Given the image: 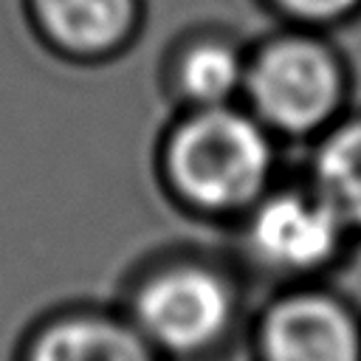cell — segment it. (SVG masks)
<instances>
[{
	"instance_id": "obj_1",
	"label": "cell",
	"mask_w": 361,
	"mask_h": 361,
	"mask_svg": "<svg viewBox=\"0 0 361 361\" xmlns=\"http://www.w3.org/2000/svg\"><path fill=\"white\" fill-rule=\"evenodd\" d=\"M271 130L234 104L189 107L164 141V175L178 200L206 214L245 212L274 175Z\"/></svg>"
},
{
	"instance_id": "obj_2",
	"label": "cell",
	"mask_w": 361,
	"mask_h": 361,
	"mask_svg": "<svg viewBox=\"0 0 361 361\" xmlns=\"http://www.w3.org/2000/svg\"><path fill=\"white\" fill-rule=\"evenodd\" d=\"M243 96L271 133L313 135L327 130L341 110L344 68L316 34H276L248 56Z\"/></svg>"
},
{
	"instance_id": "obj_3",
	"label": "cell",
	"mask_w": 361,
	"mask_h": 361,
	"mask_svg": "<svg viewBox=\"0 0 361 361\" xmlns=\"http://www.w3.org/2000/svg\"><path fill=\"white\" fill-rule=\"evenodd\" d=\"M237 319V290L228 276L200 259H175L144 274L130 296V322L169 358L214 350Z\"/></svg>"
},
{
	"instance_id": "obj_4",
	"label": "cell",
	"mask_w": 361,
	"mask_h": 361,
	"mask_svg": "<svg viewBox=\"0 0 361 361\" xmlns=\"http://www.w3.org/2000/svg\"><path fill=\"white\" fill-rule=\"evenodd\" d=\"M350 228L310 186H268L245 209V248L254 262L282 276L327 268Z\"/></svg>"
},
{
	"instance_id": "obj_5",
	"label": "cell",
	"mask_w": 361,
	"mask_h": 361,
	"mask_svg": "<svg viewBox=\"0 0 361 361\" xmlns=\"http://www.w3.org/2000/svg\"><path fill=\"white\" fill-rule=\"evenodd\" d=\"M257 361H361V324L330 293H285L262 313Z\"/></svg>"
},
{
	"instance_id": "obj_6",
	"label": "cell",
	"mask_w": 361,
	"mask_h": 361,
	"mask_svg": "<svg viewBox=\"0 0 361 361\" xmlns=\"http://www.w3.org/2000/svg\"><path fill=\"white\" fill-rule=\"evenodd\" d=\"M20 361H164V355L130 319L82 310L39 324Z\"/></svg>"
},
{
	"instance_id": "obj_7",
	"label": "cell",
	"mask_w": 361,
	"mask_h": 361,
	"mask_svg": "<svg viewBox=\"0 0 361 361\" xmlns=\"http://www.w3.org/2000/svg\"><path fill=\"white\" fill-rule=\"evenodd\" d=\"M37 34L68 56H104L138 25V0H25Z\"/></svg>"
},
{
	"instance_id": "obj_8",
	"label": "cell",
	"mask_w": 361,
	"mask_h": 361,
	"mask_svg": "<svg viewBox=\"0 0 361 361\" xmlns=\"http://www.w3.org/2000/svg\"><path fill=\"white\" fill-rule=\"evenodd\" d=\"M248 56L226 37L206 34L186 42L172 62V87L186 107L231 104L243 93Z\"/></svg>"
},
{
	"instance_id": "obj_9",
	"label": "cell",
	"mask_w": 361,
	"mask_h": 361,
	"mask_svg": "<svg viewBox=\"0 0 361 361\" xmlns=\"http://www.w3.org/2000/svg\"><path fill=\"white\" fill-rule=\"evenodd\" d=\"M307 183L350 231H361V116L333 121L322 130Z\"/></svg>"
},
{
	"instance_id": "obj_10",
	"label": "cell",
	"mask_w": 361,
	"mask_h": 361,
	"mask_svg": "<svg viewBox=\"0 0 361 361\" xmlns=\"http://www.w3.org/2000/svg\"><path fill=\"white\" fill-rule=\"evenodd\" d=\"M285 17L305 25H327L347 20L361 8V0H271Z\"/></svg>"
}]
</instances>
